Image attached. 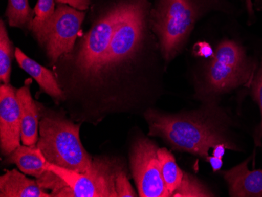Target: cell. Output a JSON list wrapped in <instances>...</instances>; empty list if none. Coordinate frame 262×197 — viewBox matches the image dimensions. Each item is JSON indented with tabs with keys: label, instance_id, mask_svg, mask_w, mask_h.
Returning a JSON list of instances; mask_svg holds the SVG:
<instances>
[{
	"label": "cell",
	"instance_id": "obj_1",
	"mask_svg": "<svg viewBox=\"0 0 262 197\" xmlns=\"http://www.w3.org/2000/svg\"><path fill=\"white\" fill-rule=\"evenodd\" d=\"M149 133L168 142L174 149L207 160L209 152L219 144L229 145L215 125L191 115H169L154 110L145 113Z\"/></svg>",
	"mask_w": 262,
	"mask_h": 197
},
{
	"label": "cell",
	"instance_id": "obj_2",
	"mask_svg": "<svg viewBox=\"0 0 262 197\" xmlns=\"http://www.w3.org/2000/svg\"><path fill=\"white\" fill-rule=\"evenodd\" d=\"M79 130L80 124L59 115H48L39 122L36 145L50 164L86 173L92 166L93 159L82 146Z\"/></svg>",
	"mask_w": 262,
	"mask_h": 197
},
{
	"label": "cell",
	"instance_id": "obj_3",
	"mask_svg": "<svg viewBox=\"0 0 262 197\" xmlns=\"http://www.w3.org/2000/svg\"><path fill=\"white\" fill-rule=\"evenodd\" d=\"M197 17L198 11L192 0H157L151 23L166 61H171L180 51Z\"/></svg>",
	"mask_w": 262,
	"mask_h": 197
},
{
	"label": "cell",
	"instance_id": "obj_4",
	"mask_svg": "<svg viewBox=\"0 0 262 197\" xmlns=\"http://www.w3.org/2000/svg\"><path fill=\"white\" fill-rule=\"evenodd\" d=\"M120 169L115 160L106 157L94 158L91 169L83 173L47 163V170L66 185L53 196L118 197L115 180Z\"/></svg>",
	"mask_w": 262,
	"mask_h": 197
},
{
	"label": "cell",
	"instance_id": "obj_5",
	"mask_svg": "<svg viewBox=\"0 0 262 197\" xmlns=\"http://www.w3.org/2000/svg\"><path fill=\"white\" fill-rule=\"evenodd\" d=\"M85 13L67 4H59L55 12L47 20H32L30 30L45 48L47 57L55 63L59 57L72 52Z\"/></svg>",
	"mask_w": 262,
	"mask_h": 197
},
{
	"label": "cell",
	"instance_id": "obj_6",
	"mask_svg": "<svg viewBox=\"0 0 262 197\" xmlns=\"http://www.w3.org/2000/svg\"><path fill=\"white\" fill-rule=\"evenodd\" d=\"M146 14L145 0H127L98 75L122 65L136 54L144 36Z\"/></svg>",
	"mask_w": 262,
	"mask_h": 197
},
{
	"label": "cell",
	"instance_id": "obj_7",
	"mask_svg": "<svg viewBox=\"0 0 262 197\" xmlns=\"http://www.w3.org/2000/svg\"><path fill=\"white\" fill-rule=\"evenodd\" d=\"M126 4L127 0H124L107 9L82 39L75 61L81 74L86 77H94L99 74L101 62Z\"/></svg>",
	"mask_w": 262,
	"mask_h": 197
},
{
	"label": "cell",
	"instance_id": "obj_8",
	"mask_svg": "<svg viewBox=\"0 0 262 197\" xmlns=\"http://www.w3.org/2000/svg\"><path fill=\"white\" fill-rule=\"evenodd\" d=\"M207 68L206 80L213 92L230 91L247 83L251 67L244 50L237 42L224 40L219 43Z\"/></svg>",
	"mask_w": 262,
	"mask_h": 197
},
{
	"label": "cell",
	"instance_id": "obj_9",
	"mask_svg": "<svg viewBox=\"0 0 262 197\" xmlns=\"http://www.w3.org/2000/svg\"><path fill=\"white\" fill-rule=\"evenodd\" d=\"M158 149L146 138H138L131 147L129 164L139 196H171L162 176Z\"/></svg>",
	"mask_w": 262,
	"mask_h": 197
},
{
	"label": "cell",
	"instance_id": "obj_10",
	"mask_svg": "<svg viewBox=\"0 0 262 197\" xmlns=\"http://www.w3.org/2000/svg\"><path fill=\"white\" fill-rule=\"evenodd\" d=\"M17 91L10 84L0 86V147L8 157L20 146L21 133L20 110Z\"/></svg>",
	"mask_w": 262,
	"mask_h": 197
},
{
	"label": "cell",
	"instance_id": "obj_11",
	"mask_svg": "<svg viewBox=\"0 0 262 197\" xmlns=\"http://www.w3.org/2000/svg\"><path fill=\"white\" fill-rule=\"evenodd\" d=\"M248 162L224 172L230 196L262 197V170H249Z\"/></svg>",
	"mask_w": 262,
	"mask_h": 197
},
{
	"label": "cell",
	"instance_id": "obj_12",
	"mask_svg": "<svg viewBox=\"0 0 262 197\" xmlns=\"http://www.w3.org/2000/svg\"><path fill=\"white\" fill-rule=\"evenodd\" d=\"M29 82L26 81L25 86L17 91V98L20 110L21 133L20 139L23 145H36L39 140V110L32 99L29 89Z\"/></svg>",
	"mask_w": 262,
	"mask_h": 197
},
{
	"label": "cell",
	"instance_id": "obj_13",
	"mask_svg": "<svg viewBox=\"0 0 262 197\" xmlns=\"http://www.w3.org/2000/svg\"><path fill=\"white\" fill-rule=\"evenodd\" d=\"M15 58L20 67L32 76L40 86L41 91L52 97L57 101H61L64 95L59 86L52 72L28 57L21 50L15 49Z\"/></svg>",
	"mask_w": 262,
	"mask_h": 197
},
{
	"label": "cell",
	"instance_id": "obj_14",
	"mask_svg": "<svg viewBox=\"0 0 262 197\" xmlns=\"http://www.w3.org/2000/svg\"><path fill=\"white\" fill-rule=\"evenodd\" d=\"M1 197H51L38 185L36 181L28 179L18 170H7L0 177Z\"/></svg>",
	"mask_w": 262,
	"mask_h": 197
},
{
	"label": "cell",
	"instance_id": "obj_15",
	"mask_svg": "<svg viewBox=\"0 0 262 197\" xmlns=\"http://www.w3.org/2000/svg\"><path fill=\"white\" fill-rule=\"evenodd\" d=\"M8 164H16L23 173L39 179L47 170V160L37 145H20L8 156Z\"/></svg>",
	"mask_w": 262,
	"mask_h": 197
},
{
	"label": "cell",
	"instance_id": "obj_16",
	"mask_svg": "<svg viewBox=\"0 0 262 197\" xmlns=\"http://www.w3.org/2000/svg\"><path fill=\"white\" fill-rule=\"evenodd\" d=\"M158 157L165 185L172 196L182 182L184 171L178 167L173 154L166 148H159Z\"/></svg>",
	"mask_w": 262,
	"mask_h": 197
},
{
	"label": "cell",
	"instance_id": "obj_17",
	"mask_svg": "<svg viewBox=\"0 0 262 197\" xmlns=\"http://www.w3.org/2000/svg\"><path fill=\"white\" fill-rule=\"evenodd\" d=\"M6 16L11 27L29 28L33 20L35 11L31 9L28 0H8Z\"/></svg>",
	"mask_w": 262,
	"mask_h": 197
},
{
	"label": "cell",
	"instance_id": "obj_18",
	"mask_svg": "<svg viewBox=\"0 0 262 197\" xmlns=\"http://www.w3.org/2000/svg\"><path fill=\"white\" fill-rule=\"evenodd\" d=\"M15 57L14 46L9 38L4 21H0V79L4 84H10L12 61Z\"/></svg>",
	"mask_w": 262,
	"mask_h": 197
},
{
	"label": "cell",
	"instance_id": "obj_19",
	"mask_svg": "<svg viewBox=\"0 0 262 197\" xmlns=\"http://www.w3.org/2000/svg\"><path fill=\"white\" fill-rule=\"evenodd\" d=\"M173 197H209L213 193L192 174L184 172L183 178L179 187L175 190Z\"/></svg>",
	"mask_w": 262,
	"mask_h": 197
},
{
	"label": "cell",
	"instance_id": "obj_20",
	"mask_svg": "<svg viewBox=\"0 0 262 197\" xmlns=\"http://www.w3.org/2000/svg\"><path fill=\"white\" fill-rule=\"evenodd\" d=\"M115 186L118 197L137 196L136 192L129 183L126 172L123 169H120L116 173Z\"/></svg>",
	"mask_w": 262,
	"mask_h": 197
},
{
	"label": "cell",
	"instance_id": "obj_21",
	"mask_svg": "<svg viewBox=\"0 0 262 197\" xmlns=\"http://www.w3.org/2000/svg\"><path fill=\"white\" fill-rule=\"evenodd\" d=\"M55 0H38L35 7V20H47L55 12Z\"/></svg>",
	"mask_w": 262,
	"mask_h": 197
},
{
	"label": "cell",
	"instance_id": "obj_22",
	"mask_svg": "<svg viewBox=\"0 0 262 197\" xmlns=\"http://www.w3.org/2000/svg\"><path fill=\"white\" fill-rule=\"evenodd\" d=\"M253 97L256 102L258 104L261 114V123L260 126V137L262 136V63L257 77L254 79L252 87Z\"/></svg>",
	"mask_w": 262,
	"mask_h": 197
},
{
	"label": "cell",
	"instance_id": "obj_23",
	"mask_svg": "<svg viewBox=\"0 0 262 197\" xmlns=\"http://www.w3.org/2000/svg\"><path fill=\"white\" fill-rule=\"evenodd\" d=\"M58 4H67L73 8L84 11L89 8L91 0H55Z\"/></svg>",
	"mask_w": 262,
	"mask_h": 197
},
{
	"label": "cell",
	"instance_id": "obj_24",
	"mask_svg": "<svg viewBox=\"0 0 262 197\" xmlns=\"http://www.w3.org/2000/svg\"><path fill=\"white\" fill-rule=\"evenodd\" d=\"M195 51L198 55L204 57H211V56L213 57V54H214L213 50L210 48V46L206 42H200V43L196 44Z\"/></svg>",
	"mask_w": 262,
	"mask_h": 197
},
{
	"label": "cell",
	"instance_id": "obj_25",
	"mask_svg": "<svg viewBox=\"0 0 262 197\" xmlns=\"http://www.w3.org/2000/svg\"><path fill=\"white\" fill-rule=\"evenodd\" d=\"M207 161L208 162L209 164L211 166L213 171L220 170V169L222 168V165H223V162H222V158L213 157V156H212V157H209Z\"/></svg>",
	"mask_w": 262,
	"mask_h": 197
},
{
	"label": "cell",
	"instance_id": "obj_26",
	"mask_svg": "<svg viewBox=\"0 0 262 197\" xmlns=\"http://www.w3.org/2000/svg\"><path fill=\"white\" fill-rule=\"evenodd\" d=\"M227 148V146L224 145V144H219V145H216V146L213 148V157L222 158L223 156L225 155V148Z\"/></svg>",
	"mask_w": 262,
	"mask_h": 197
}]
</instances>
